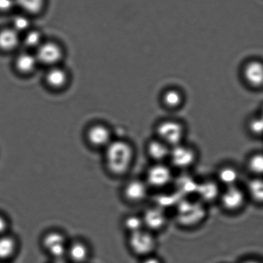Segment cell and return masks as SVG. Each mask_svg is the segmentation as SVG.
Masks as SVG:
<instances>
[{
	"label": "cell",
	"instance_id": "cell-1",
	"mask_svg": "<svg viewBox=\"0 0 263 263\" xmlns=\"http://www.w3.org/2000/svg\"><path fill=\"white\" fill-rule=\"evenodd\" d=\"M104 151L105 167L112 175L121 177L131 170L135 153L134 146L129 142L113 140Z\"/></svg>",
	"mask_w": 263,
	"mask_h": 263
},
{
	"label": "cell",
	"instance_id": "cell-2",
	"mask_svg": "<svg viewBox=\"0 0 263 263\" xmlns=\"http://www.w3.org/2000/svg\"><path fill=\"white\" fill-rule=\"evenodd\" d=\"M205 204L198 199L183 198L176 205L175 216L177 223L186 228H192L200 224L205 219Z\"/></svg>",
	"mask_w": 263,
	"mask_h": 263
},
{
	"label": "cell",
	"instance_id": "cell-3",
	"mask_svg": "<svg viewBox=\"0 0 263 263\" xmlns=\"http://www.w3.org/2000/svg\"><path fill=\"white\" fill-rule=\"evenodd\" d=\"M155 134V137L173 147L185 142L187 127L179 119L165 118L156 124Z\"/></svg>",
	"mask_w": 263,
	"mask_h": 263
},
{
	"label": "cell",
	"instance_id": "cell-4",
	"mask_svg": "<svg viewBox=\"0 0 263 263\" xmlns=\"http://www.w3.org/2000/svg\"><path fill=\"white\" fill-rule=\"evenodd\" d=\"M127 244L135 255L144 258L153 254L157 247V241L155 233L144 229L129 234Z\"/></svg>",
	"mask_w": 263,
	"mask_h": 263
},
{
	"label": "cell",
	"instance_id": "cell-5",
	"mask_svg": "<svg viewBox=\"0 0 263 263\" xmlns=\"http://www.w3.org/2000/svg\"><path fill=\"white\" fill-rule=\"evenodd\" d=\"M41 242L43 250L53 260L65 259L69 242L62 232L48 231L42 237Z\"/></svg>",
	"mask_w": 263,
	"mask_h": 263
},
{
	"label": "cell",
	"instance_id": "cell-6",
	"mask_svg": "<svg viewBox=\"0 0 263 263\" xmlns=\"http://www.w3.org/2000/svg\"><path fill=\"white\" fill-rule=\"evenodd\" d=\"M197 151L185 142L171 147L168 161L172 167L179 170H187L195 165L198 160Z\"/></svg>",
	"mask_w": 263,
	"mask_h": 263
},
{
	"label": "cell",
	"instance_id": "cell-7",
	"mask_svg": "<svg viewBox=\"0 0 263 263\" xmlns=\"http://www.w3.org/2000/svg\"><path fill=\"white\" fill-rule=\"evenodd\" d=\"M247 193L239 185L224 187L218 199L224 211L236 213L241 211L246 203Z\"/></svg>",
	"mask_w": 263,
	"mask_h": 263
},
{
	"label": "cell",
	"instance_id": "cell-8",
	"mask_svg": "<svg viewBox=\"0 0 263 263\" xmlns=\"http://www.w3.org/2000/svg\"><path fill=\"white\" fill-rule=\"evenodd\" d=\"M144 180L149 188L161 190L173 182V171L165 163H154L147 168Z\"/></svg>",
	"mask_w": 263,
	"mask_h": 263
},
{
	"label": "cell",
	"instance_id": "cell-9",
	"mask_svg": "<svg viewBox=\"0 0 263 263\" xmlns=\"http://www.w3.org/2000/svg\"><path fill=\"white\" fill-rule=\"evenodd\" d=\"M149 190V186L145 180L133 178L125 183L122 189V196L129 203H139L147 198Z\"/></svg>",
	"mask_w": 263,
	"mask_h": 263
},
{
	"label": "cell",
	"instance_id": "cell-10",
	"mask_svg": "<svg viewBox=\"0 0 263 263\" xmlns=\"http://www.w3.org/2000/svg\"><path fill=\"white\" fill-rule=\"evenodd\" d=\"M241 76L244 83L250 88H259L263 86V63L252 60L242 65Z\"/></svg>",
	"mask_w": 263,
	"mask_h": 263
},
{
	"label": "cell",
	"instance_id": "cell-11",
	"mask_svg": "<svg viewBox=\"0 0 263 263\" xmlns=\"http://www.w3.org/2000/svg\"><path fill=\"white\" fill-rule=\"evenodd\" d=\"M141 216L144 228L153 233L164 229L167 223L165 209L156 205L145 209Z\"/></svg>",
	"mask_w": 263,
	"mask_h": 263
},
{
	"label": "cell",
	"instance_id": "cell-12",
	"mask_svg": "<svg viewBox=\"0 0 263 263\" xmlns=\"http://www.w3.org/2000/svg\"><path fill=\"white\" fill-rule=\"evenodd\" d=\"M221 190L216 179H206L198 182L195 195L198 200L205 205L218 200Z\"/></svg>",
	"mask_w": 263,
	"mask_h": 263
},
{
	"label": "cell",
	"instance_id": "cell-13",
	"mask_svg": "<svg viewBox=\"0 0 263 263\" xmlns=\"http://www.w3.org/2000/svg\"><path fill=\"white\" fill-rule=\"evenodd\" d=\"M185 94L180 88L175 86L168 87L161 93L160 102L168 110H177L184 104Z\"/></svg>",
	"mask_w": 263,
	"mask_h": 263
},
{
	"label": "cell",
	"instance_id": "cell-14",
	"mask_svg": "<svg viewBox=\"0 0 263 263\" xmlns=\"http://www.w3.org/2000/svg\"><path fill=\"white\" fill-rule=\"evenodd\" d=\"M86 138L91 146L104 149L113 140L110 131L103 125H96L90 127L87 132Z\"/></svg>",
	"mask_w": 263,
	"mask_h": 263
},
{
	"label": "cell",
	"instance_id": "cell-15",
	"mask_svg": "<svg viewBox=\"0 0 263 263\" xmlns=\"http://www.w3.org/2000/svg\"><path fill=\"white\" fill-rule=\"evenodd\" d=\"M171 147L157 137L147 142L146 153L148 157L154 163H165L168 160Z\"/></svg>",
	"mask_w": 263,
	"mask_h": 263
},
{
	"label": "cell",
	"instance_id": "cell-16",
	"mask_svg": "<svg viewBox=\"0 0 263 263\" xmlns=\"http://www.w3.org/2000/svg\"><path fill=\"white\" fill-rule=\"evenodd\" d=\"M90 255V248L86 242L79 239L69 242L66 258L70 263H86Z\"/></svg>",
	"mask_w": 263,
	"mask_h": 263
},
{
	"label": "cell",
	"instance_id": "cell-17",
	"mask_svg": "<svg viewBox=\"0 0 263 263\" xmlns=\"http://www.w3.org/2000/svg\"><path fill=\"white\" fill-rule=\"evenodd\" d=\"M35 56L38 62L53 65L61 60L62 52L60 47L55 43H43L37 48Z\"/></svg>",
	"mask_w": 263,
	"mask_h": 263
},
{
	"label": "cell",
	"instance_id": "cell-18",
	"mask_svg": "<svg viewBox=\"0 0 263 263\" xmlns=\"http://www.w3.org/2000/svg\"><path fill=\"white\" fill-rule=\"evenodd\" d=\"M19 243L16 237L6 234L0 236V260L12 259L18 250Z\"/></svg>",
	"mask_w": 263,
	"mask_h": 263
},
{
	"label": "cell",
	"instance_id": "cell-19",
	"mask_svg": "<svg viewBox=\"0 0 263 263\" xmlns=\"http://www.w3.org/2000/svg\"><path fill=\"white\" fill-rule=\"evenodd\" d=\"M239 174L238 170L232 165H224L217 172L216 180L223 187L238 185Z\"/></svg>",
	"mask_w": 263,
	"mask_h": 263
},
{
	"label": "cell",
	"instance_id": "cell-20",
	"mask_svg": "<svg viewBox=\"0 0 263 263\" xmlns=\"http://www.w3.org/2000/svg\"><path fill=\"white\" fill-rule=\"evenodd\" d=\"M18 32L14 29H7L0 32V49L5 51L13 50L19 44Z\"/></svg>",
	"mask_w": 263,
	"mask_h": 263
},
{
	"label": "cell",
	"instance_id": "cell-21",
	"mask_svg": "<svg viewBox=\"0 0 263 263\" xmlns=\"http://www.w3.org/2000/svg\"><path fill=\"white\" fill-rule=\"evenodd\" d=\"M37 62L36 56L29 53H24L17 57L16 66L22 72L29 73L34 70Z\"/></svg>",
	"mask_w": 263,
	"mask_h": 263
},
{
	"label": "cell",
	"instance_id": "cell-22",
	"mask_svg": "<svg viewBox=\"0 0 263 263\" xmlns=\"http://www.w3.org/2000/svg\"><path fill=\"white\" fill-rule=\"evenodd\" d=\"M122 226L129 234L145 229L142 216L137 214H129L125 217L122 221Z\"/></svg>",
	"mask_w": 263,
	"mask_h": 263
},
{
	"label": "cell",
	"instance_id": "cell-23",
	"mask_svg": "<svg viewBox=\"0 0 263 263\" xmlns=\"http://www.w3.org/2000/svg\"><path fill=\"white\" fill-rule=\"evenodd\" d=\"M247 166L250 173L257 177L263 176V153H255L247 160Z\"/></svg>",
	"mask_w": 263,
	"mask_h": 263
},
{
	"label": "cell",
	"instance_id": "cell-24",
	"mask_svg": "<svg viewBox=\"0 0 263 263\" xmlns=\"http://www.w3.org/2000/svg\"><path fill=\"white\" fill-rule=\"evenodd\" d=\"M66 73L62 69L53 68L51 69L47 75V81L51 86L60 88L66 83Z\"/></svg>",
	"mask_w": 263,
	"mask_h": 263
},
{
	"label": "cell",
	"instance_id": "cell-25",
	"mask_svg": "<svg viewBox=\"0 0 263 263\" xmlns=\"http://www.w3.org/2000/svg\"><path fill=\"white\" fill-rule=\"evenodd\" d=\"M248 195L257 202H263V180L259 178L250 181L247 188Z\"/></svg>",
	"mask_w": 263,
	"mask_h": 263
},
{
	"label": "cell",
	"instance_id": "cell-26",
	"mask_svg": "<svg viewBox=\"0 0 263 263\" xmlns=\"http://www.w3.org/2000/svg\"><path fill=\"white\" fill-rule=\"evenodd\" d=\"M16 5L30 14H37L44 6V0H15Z\"/></svg>",
	"mask_w": 263,
	"mask_h": 263
},
{
	"label": "cell",
	"instance_id": "cell-27",
	"mask_svg": "<svg viewBox=\"0 0 263 263\" xmlns=\"http://www.w3.org/2000/svg\"><path fill=\"white\" fill-rule=\"evenodd\" d=\"M198 182L191 177L188 178L187 176L183 178L180 177V180H178V192L185 193L186 195L190 193L195 194Z\"/></svg>",
	"mask_w": 263,
	"mask_h": 263
},
{
	"label": "cell",
	"instance_id": "cell-28",
	"mask_svg": "<svg viewBox=\"0 0 263 263\" xmlns=\"http://www.w3.org/2000/svg\"><path fill=\"white\" fill-rule=\"evenodd\" d=\"M248 128L254 135H263V118L261 116L252 117L248 123Z\"/></svg>",
	"mask_w": 263,
	"mask_h": 263
},
{
	"label": "cell",
	"instance_id": "cell-29",
	"mask_svg": "<svg viewBox=\"0 0 263 263\" xmlns=\"http://www.w3.org/2000/svg\"><path fill=\"white\" fill-rule=\"evenodd\" d=\"M42 36L37 31H31L28 33L25 37L24 42L28 47H39L41 44Z\"/></svg>",
	"mask_w": 263,
	"mask_h": 263
},
{
	"label": "cell",
	"instance_id": "cell-30",
	"mask_svg": "<svg viewBox=\"0 0 263 263\" xmlns=\"http://www.w3.org/2000/svg\"><path fill=\"white\" fill-rule=\"evenodd\" d=\"M29 27V21L26 17L17 16L14 20V29L17 32L24 31Z\"/></svg>",
	"mask_w": 263,
	"mask_h": 263
},
{
	"label": "cell",
	"instance_id": "cell-31",
	"mask_svg": "<svg viewBox=\"0 0 263 263\" xmlns=\"http://www.w3.org/2000/svg\"><path fill=\"white\" fill-rule=\"evenodd\" d=\"M15 5V0H0V11H9L13 8Z\"/></svg>",
	"mask_w": 263,
	"mask_h": 263
},
{
	"label": "cell",
	"instance_id": "cell-32",
	"mask_svg": "<svg viewBox=\"0 0 263 263\" xmlns=\"http://www.w3.org/2000/svg\"><path fill=\"white\" fill-rule=\"evenodd\" d=\"M9 223L6 217L0 215V236L7 234Z\"/></svg>",
	"mask_w": 263,
	"mask_h": 263
},
{
	"label": "cell",
	"instance_id": "cell-33",
	"mask_svg": "<svg viewBox=\"0 0 263 263\" xmlns=\"http://www.w3.org/2000/svg\"><path fill=\"white\" fill-rule=\"evenodd\" d=\"M141 263H163L162 260L154 255H150L149 256L142 258Z\"/></svg>",
	"mask_w": 263,
	"mask_h": 263
},
{
	"label": "cell",
	"instance_id": "cell-34",
	"mask_svg": "<svg viewBox=\"0 0 263 263\" xmlns=\"http://www.w3.org/2000/svg\"><path fill=\"white\" fill-rule=\"evenodd\" d=\"M241 263H262L259 261V260L255 259H247L244 260V261L241 262Z\"/></svg>",
	"mask_w": 263,
	"mask_h": 263
},
{
	"label": "cell",
	"instance_id": "cell-35",
	"mask_svg": "<svg viewBox=\"0 0 263 263\" xmlns=\"http://www.w3.org/2000/svg\"><path fill=\"white\" fill-rule=\"evenodd\" d=\"M52 263H70V262H66L65 259H62V260H53V262Z\"/></svg>",
	"mask_w": 263,
	"mask_h": 263
},
{
	"label": "cell",
	"instance_id": "cell-36",
	"mask_svg": "<svg viewBox=\"0 0 263 263\" xmlns=\"http://www.w3.org/2000/svg\"><path fill=\"white\" fill-rule=\"evenodd\" d=\"M260 116H261L262 117V118H263V110L261 112V114H260Z\"/></svg>",
	"mask_w": 263,
	"mask_h": 263
}]
</instances>
